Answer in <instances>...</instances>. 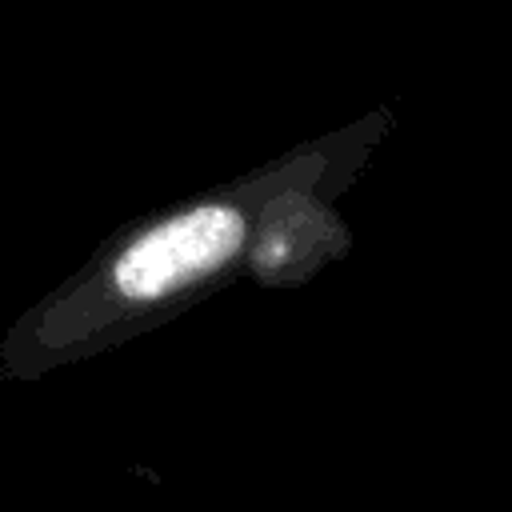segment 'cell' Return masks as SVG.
<instances>
[{
  "mask_svg": "<svg viewBox=\"0 0 512 512\" xmlns=\"http://www.w3.org/2000/svg\"><path fill=\"white\" fill-rule=\"evenodd\" d=\"M244 224L232 208L204 204L192 208L148 236H140L116 264V284L124 296L152 300L192 276H204L208 268L224 264L240 248Z\"/></svg>",
  "mask_w": 512,
  "mask_h": 512,
  "instance_id": "6da1fadb",
  "label": "cell"
}]
</instances>
